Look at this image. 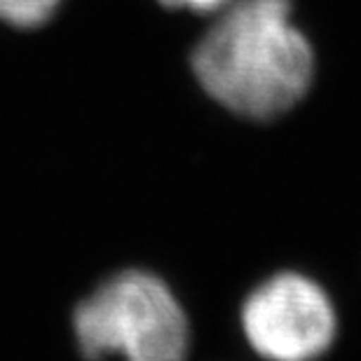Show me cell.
Listing matches in <instances>:
<instances>
[{
    "instance_id": "obj_1",
    "label": "cell",
    "mask_w": 361,
    "mask_h": 361,
    "mask_svg": "<svg viewBox=\"0 0 361 361\" xmlns=\"http://www.w3.org/2000/svg\"><path fill=\"white\" fill-rule=\"evenodd\" d=\"M209 97L247 120H274L300 104L314 52L293 21L291 0H230L192 52Z\"/></svg>"
},
{
    "instance_id": "obj_2",
    "label": "cell",
    "mask_w": 361,
    "mask_h": 361,
    "mask_svg": "<svg viewBox=\"0 0 361 361\" xmlns=\"http://www.w3.org/2000/svg\"><path fill=\"white\" fill-rule=\"evenodd\" d=\"M73 336L87 361H188L190 322L169 284L148 270L106 277L73 312Z\"/></svg>"
},
{
    "instance_id": "obj_3",
    "label": "cell",
    "mask_w": 361,
    "mask_h": 361,
    "mask_svg": "<svg viewBox=\"0 0 361 361\" xmlns=\"http://www.w3.org/2000/svg\"><path fill=\"white\" fill-rule=\"evenodd\" d=\"M242 334L265 361H317L336 343L338 312L312 277L277 272L242 302Z\"/></svg>"
},
{
    "instance_id": "obj_4",
    "label": "cell",
    "mask_w": 361,
    "mask_h": 361,
    "mask_svg": "<svg viewBox=\"0 0 361 361\" xmlns=\"http://www.w3.org/2000/svg\"><path fill=\"white\" fill-rule=\"evenodd\" d=\"M63 0H0V19L17 28H35L54 17Z\"/></svg>"
},
{
    "instance_id": "obj_5",
    "label": "cell",
    "mask_w": 361,
    "mask_h": 361,
    "mask_svg": "<svg viewBox=\"0 0 361 361\" xmlns=\"http://www.w3.org/2000/svg\"><path fill=\"white\" fill-rule=\"evenodd\" d=\"M162 5L176 7V10H195V12H219L230 0H160Z\"/></svg>"
}]
</instances>
